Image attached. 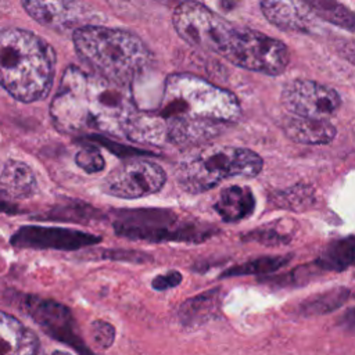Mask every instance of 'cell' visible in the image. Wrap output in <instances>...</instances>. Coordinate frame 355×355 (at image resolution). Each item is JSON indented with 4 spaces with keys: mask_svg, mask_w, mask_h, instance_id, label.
<instances>
[{
    "mask_svg": "<svg viewBox=\"0 0 355 355\" xmlns=\"http://www.w3.org/2000/svg\"><path fill=\"white\" fill-rule=\"evenodd\" d=\"M25 11L40 25L65 32L90 19L89 10L79 0H21Z\"/></svg>",
    "mask_w": 355,
    "mask_h": 355,
    "instance_id": "11",
    "label": "cell"
},
{
    "mask_svg": "<svg viewBox=\"0 0 355 355\" xmlns=\"http://www.w3.org/2000/svg\"><path fill=\"white\" fill-rule=\"evenodd\" d=\"M291 257L288 255H273V257H262L257 259H251L245 263L237 265L234 268L227 269L223 272L220 276L227 277V276H241V275H262V273H269L273 272L286 263H288Z\"/></svg>",
    "mask_w": 355,
    "mask_h": 355,
    "instance_id": "20",
    "label": "cell"
},
{
    "mask_svg": "<svg viewBox=\"0 0 355 355\" xmlns=\"http://www.w3.org/2000/svg\"><path fill=\"white\" fill-rule=\"evenodd\" d=\"M90 331L94 345L100 349L110 348L115 340V329L105 320H94L90 326Z\"/></svg>",
    "mask_w": 355,
    "mask_h": 355,
    "instance_id": "24",
    "label": "cell"
},
{
    "mask_svg": "<svg viewBox=\"0 0 355 355\" xmlns=\"http://www.w3.org/2000/svg\"><path fill=\"white\" fill-rule=\"evenodd\" d=\"M76 165L86 173H97L105 166L104 157L96 146H83L75 155Z\"/></svg>",
    "mask_w": 355,
    "mask_h": 355,
    "instance_id": "22",
    "label": "cell"
},
{
    "mask_svg": "<svg viewBox=\"0 0 355 355\" xmlns=\"http://www.w3.org/2000/svg\"><path fill=\"white\" fill-rule=\"evenodd\" d=\"M172 24L186 43L243 69L276 76L290 62V53L283 42L250 28H239L196 0L179 3Z\"/></svg>",
    "mask_w": 355,
    "mask_h": 355,
    "instance_id": "2",
    "label": "cell"
},
{
    "mask_svg": "<svg viewBox=\"0 0 355 355\" xmlns=\"http://www.w3.org/2000/svg\"><path fill=\"white\" fill-rule=\"evenodd\" d=\"M26 313L51 337L75 347L80 352H87L76 330L75 320L68 308L53 301L39 297L25 298Z\"/></svg>",
    "mask_w": 355,
    "mask_h": 355,
    "instance_id": "10",
    "label": "cell"
},
{
    "mask_svg": "<svg viewBox=\"0 0 355 355\" xmlns=\"http://www.w3.org/2000/svg\"><path fill=\"white\" fill-rule=\"evenodd\" d=\"M55 53L40 36L21 28L0 29V85L17 100L44 98L53 85Z\"/></svg>",
    "mask_w": 355,
    "mask_h": 355,
    "instance_id": "4",
    "label": "cell"
},
{
    "mask_svg": "<svg viewBox=\"0 0 355 355\" xmlns=\"http://www.w3.org/2000/svg\"><path fill=\"white\" fill-rule=\"evenodd\" d=\"M36 186L33 171L24 162L8 161L0 173V190L11 198L29 197Z\"/></svg>",
    "mask_w": 355,
    "mask_h": 355,
    "instance_id": "17",
    "label": "cell"
},
{
    "mask_svg": "<svg viewBox=\"0 0 355 355\" xmlns=\"http://www.w3.org/2000/svg\"><path fill=\"white\" fill-rule=\"evenodd\" d=\"M349 294V291L345 287H340L337 290H331L327 293H323L320 295H318L316 298H309L311 301H308L304 306V311H308V313H324L329 312L337 306H340L347 295Z\"/></svg>",
    "mask_w": 355,
    "mask_h": 355,
    "instance_id": "21",
    "label": "cell"
},
{
    "mask_svg": "<svg viewBox=\"0 0 355 355\" xmlns=\"http://www.w3.org/2000/svg\"><path fill=\"white\" fill-rule=\"evenodd\" d=\"M137 107L129 85L107 80L79 67L65 68L50 104L54 126L68 135L125 136Z\"/></svg>",
    "mask_w": 355,
    "mask_h": 355,
    "instance_id": "3",
    "label": "cell"
},
{
    "mask_svg": "<svg viewBox=\"0 0 355 355\" xmlns=\"http://www.w3.org/2000/svg\"><path fill=\"white\" fill-rule=\"evenodd\" d=\"M265 19L273 26L297 33H311L318 17L306 0H259Z\"/></svg>",
    "mask_w": 355,
    "mask_h": 355,
    "instance_id": "13",
    "label": "cell"
},
{
    "mask_svg": "<svg viewBox=\"0 0 355 355\" xmlns=\"http://www.w3.org/2000/svg\"><path fill=\"white\" fill-rule=\"evenodd\" d=\"M182 282V275L178 270H169L166 273L158 275L153 279L151 286L155 290H166V288H172L176 287L179 283Z\"/></svg>",
    "mask_w": 355,
    "mask_h": 355,
    "instance_id": "25",
    "label": "cell"
},
{
    "mask_svg": "<svg viewBox=\"0 0 355 355\" xmlns=\"http://www.w3.org/2000/svg\"><path fill=\"white\" fill-rule=\"evenodd\" d=\"M282 104L294 115L329 119L338 111L341 97L333 87L319 82L293 79L282 90Z\"/></svg>",
    "mask_w": 355,
    "mask_h": 355,
    "instance_id": "9",
    "label": "cell"
},
{
    "mask_svg": "<svg viewBox=\"0 0 355 355\" xmlns=\"http://www.w3.org/2000/svg\"><path fill=\"white\" fill-rule=\"evenodd\" d=\"M282 128L288 139L308 146L329 144L337 133L336 126L326 118H309L294 114L283 118Z\"/></svg>",
    "mask_w": 355,
    "mask_h": 355,
    "instance_id": "14",
    "label": "cell"
},
{
    "mask_svg": "<svg viewBox=\"0 0 355 355\" xmlns=\"http://www.w3.org/2000/svg\"><path fill=\"white\" fill-rule=\"evenodd\" d=\"M241 116L239 98L189 72L166 76L157 110L136 111L125 137L139 144L190 147L208 143Z\"/></svg>",
    "mask_w": 355,
    "mask_h": 355,
    "instance_id": "1",
    "label": "cell"
},
{
    "mask_svg": "<svg viewBox=\"0 0 355 355\" xmlns=\"http://www.w3.org/2000/svg\"><path fill=\"white\" fill-rule=\"evenodd\" d=\"M79 58L93 73L119 85H129L151 64L153 54L135 33L86 24L72 32Z\"/></svg>",
    "mask_w": 355,
    "mask_h": 355,
    "instance_id": "5",
    "label": "cell"
},
{
    "mask_svg": "<svg viewBox=\"0 0 355 355\" xmlns=\"http://www.w3.org/2000/svg\"><path fill=\"white\" fill-rule=\"evenodd\" d=\"M118 234L146 240H201L190 233L189 223L162 209H135L121 214L115 222Z\"/></svg>",
    "mask_w": 355,
    "mask_h": 355,
    "instance_id": "7",
    "label": "cell"
},
{
    "mask_svg": "<svg viewBox=\"0 0 355 355\" xmlns=\"http://www.w3.org/2000/svg\"><path fill=\"white\" fill-rule=\"evenodd\" d=\"M243 240H245V241L254 240V241H259L263 244H282V243H288L290 237H288L287 232H283L279 227L273 229L272 226H263L258 230L250 232V234L243 237Z\"/></svg>",
    "mask_w": 355,
    "mask_h": 355,
    "instance_id": "23",
    "label": "cell"
},
{
    "mask_svg": "<svg viewBox=\"0 0 355 355\" xmlns=\"http://www.w3.org/2000/svg\"><path fill=\"white\" fill-rule=\"evenodd\" d=\"M220 7H223L225 10H232L236 6L234 0H220Z\"/></svg>",
    "mask_w": 355,
    "mask_h": 355,
    "instance_id": "27",
    "label": "cell"
},
{
    "mask_svg": "<svg viewBox=\"0 0 355 355\" xmlns=\"http://www.w3.org/2000/svg\"><path fill=\"white\" fill-rule=\"evenodd\" d=\"M263 166L252 150L236 146H205L182 158L175 168L176 183L190 194L214 189L220 182L257 176Z\"/></svg>",
    "mask_w": 355,
    "mask_h": 355,
    "instance_id": "6",
    "label": "cell"
},
{
    "mask_svg": "<svg viewBox=\"0 0 355 355\" xmlns=\"http://www.w3.org/2000/svg\"><path fill=\"white\" fill-rule=\"evenodd\" d=\"M165 182L166 175L158 164L147 159H129L104 178L101 190L118 198H140L157 193Z\"/></svg>",
    "mask_w": 355,
    "mask_h": 355,
    "instance_id": "8",
    "label": "cell"
},
{
    "mask_svg": "<svg viewBox=\"0 0 355 355\" xmlns=\"http://www.w3.org/2000/svg\"><path fill=\"white\" fill-rule=\"evenodd\" d=\"M315 15L329 24L354 32L355 18L354 12L337 0H306Z\"/></svg>",
    "mask_w": 355,
    "mask_h": 355,
    "instance_id": "18",
    "label": "cell"
},
{
    "mask_svg": "<svg viewBox=\"0 0 355 355\" xmlns=\"http://www.w3.org/2000/svg\"><path fill=\"white\" fill-rule=\"evenodd\" d=\"M354 261V236L331 243L318 259V265L327 270H344Z\"/></svg>",
    "mask_w": 355,
    "mask_h": 355,
    "instance_id": "19",
    "label": "cell"
},
{
    "mask_svg": "<svg viewBox=\"0 0 355 355\" xmlns=\"http://www.w3.org/2000/svg\"><path fill=\"white\" fill-rule=\"evenodd\" d=\"M15 211V207L11 204H7L4 201H0V212H12Z\"/></svg>",
    "mask_w": 355,
    "mask_h": 355,
    "instance_id": "26",
    "label": "cell"
},
{
    "mask_svg": "<svg viewBox=\"0 0 355 355\" xmlns=\"http://www.w3.org/2000/svg\"><path fill=\"white\" fill-rule=\"evenodd\" d=\"M39 338L14 316L0 311V355L39 352Z\"/></svg>",
    "mask_w": 355,
    "mask_h": 355,
    "instance_id": "15",
    "label": "cell"
},
{
    "mask_svg": "<svg viewBox=\"0 0 355 355\" xmlns=\"http://www.w3.org/2000/svg\"><path fill=\"white\" fill-rule=\"evenodd\" d=\"M214 208L225 222H239L254 212L255 198L250 187L234 184L219 193Z\"/></svg>",
    "mask_w": 355,
    "mask_h": 355,
    "instance_id": "16",
    "label": "cell"
},
{
    "mask_svg": "<svg viewBox=\"0 0 355 355\" xmlns=\"http://www.w3.org/2000/svg\"><path fill=\"white\" fill-rule=\"evenodd\" d=\"M98 241H101V237L90 233L44 226H24L11 237V243L17 247L53 250H78Z\"/></svg>",
    "mask_w": 355,
    "mask_h": 355,
    "instance_id": "12",
    "label": "cell"
}]
</instances>
